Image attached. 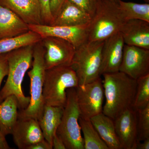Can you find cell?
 <instances>
[{
  "mask_svg": "<svg viewBox=\"0 0 149 149\" xmlns=\"http://www.w3.org/2000/svg\"><path fill=\"white\" fill-rule=\"evenodd\" d=\"M64 108L45 105L38 120L44 139L52 146V141L60 125Z\"/></svg>",
  "mask_w": 149,
  "mask_h": 149,
  "instance_id": "19",
  "label": "cell"
},
{
  "mask_svg": "<svg viewBox=\"0 0 149 149\" xmlns=\"http://www.w3.org/2000/svg\"><path fill=\"white\" fill-rule=\"evenodd\" d=\"M41 40L40 35L31 30L17 37L1 39L0 54L6 53L24 46L35 45Z\"/></svg>",
  "mask_w": 149,
  "mask_h": 149,
  "instance_id": "22",
  "label": "cell"
},
{
  "mask_svg": "<svg viewBox=\"0 0 149 149\" xmlns=\"http://www.w3.org/2000/svg\"><path fill=\"white\" fill-rule=\"evenodd\" d=\"M125 20L118 3L99 0L97 9L88 26V41H103L120 32Z\"/></svg>",
  "mask_w": 149,
  "mask_h": 149,
  "instance_id": "4",
  "label": "cell"
},
{
  "mask_svg": "<svg viewBox=\"0 0 149 149\" xmlns=\"http://www.w3.org/2000/svg\"><path fill=\"white\" fill-rule=\"evenodd\" d=\"M149 138L142 141H138L136 144V149H149Z\"/></svg>",
  "mask_w": 149,
  "mask_h": 149,
  "instance_id": "34",
  "label": "cell"
},
{
  "mask_svg": "<svg viewBox=\"0 0 149 149\" xmlns=\"http://www.w3.org/2000/svg\"><path fill=\"white\" fill-rule=\"evenodd\" d=\"M107 1H110L112 2L117 3H118L120 0H107Z\"/></svg>",
  "mask_w": 149,
  "mask_h": 149,
  "instance_id": "35",
  "label": "cell"
},
{
  "mask_svg": "<svg viewBox=\"0 0 149 149\" xmlns=\"http://www.w3.org/2000/svg\"><path fill=\"white\" fill-rule=\"evenodd\" d=\"M81 131L83 133L84 149H109L102 140L90 119L80 117Z\"/></svg>",
  "mask_w": 149,
  "mask_h": 149,
  "instance_id": "23",
  "label": "cell"
},
{
  "mask_svg": "<svg viewBox=\"0 0 149 149\" xmlns=\"http://www.w3.org/2000/svg\"><path fill=\"white\" fill-rule=\"evenodd\" d=\"M124 45L120 32L104 41L102 52L101 76L105 73L119 71Z\"/></svg>",
  "mask_w": 149,
  "mask_h": 149,
  "instance_id": "13",
  "label": "cell"
},
{
  "mask_svg": "<svg viewBox=\"0 0 149 149\" xmlns=\"http://www.w3.org/2000/svg\"><path fill=\"white\" fill-rule=\"evenodd\" d=\"M43 24L52 25L54 18L51 12V0H39Z\"/></svg>",
  "mask_w": 149,
  "mask_h": 149,
  "instance_id": "28",
  "label": "cell"
},
{
  "mask_svg": "<svg viewBox=\"0 0 149 149\" xmlns=\"http://www.w3.org/2000/svg\"><path fill=\"white\" fill-rule=\"evenodd\" d=\"M11 135L14 143L19 149H28L45 139L38 120L34 118L18 119Z\"/></svg>",
  "mask_w": 149,
  "mask_h": 149,
  "instance_id": "14",
  "label": "cell"
},
{
  "mask_svg": "<svg viewBox=\"0 0 149 149\" xmlns=\"http://www.w3.org/2000/svg\"><path fill=\"white\" fill-rule=\"evenodd\" d=\"M79 85L77 75L71 66H57L46 69L43 88L45 105L64 108L66 91Z\"/></svg>",
  "mask_w": 149,
  "mask_h": 149,
  "instance_id": "5",
  "label": "cell"
},
{
  "mask_svg": "<svg viewBox=\"0 0 149 149\" xmlns=\"http://www.w3.org/2000/svg\"><path fill=\"white\" fill-rule=\"evenodd\" d=\"M85 11L91 17L95 13L99 0H68Z\"/></svg>",
  "mask_w": 149,
  "mask_h": 149,
  "instance_id": "27",
  "label": "cell"
},
{
  "mask_svg": "<svg viewBox=\"0 0 149 149\" xmlns=\"http://www.w3.org/2000/svg\"><path fill=\"white\" fill-rule=\"evenodd\" d=\"M29 31L28 24L11 11L0 5V40L17 37Z\"/></svg>",
  "mask_w": 149,
  "mask_h": 149,
  "instance_id": "18",
  "label": "cell"
},
{
  "mask_svg": "<svg viewBox=\"0 0 149 149\" xmlns=\"http://www.w3.org/2000/svg\"><path fill=\"white\" fill-rule=\"evenodd\" d=\"M120 32L125 45L149 49V22L139 19L127 20Z\"/></svg>",
  "mask_w": 149,
  "mask_h": 149,
  "instance_id": "16",
  "label": "cell"
},
{
  "mask_svg": "<svg viewBox=\"0 0 149 149\" xmlns=\"http://www.w3.org/2000/svg\"><path fill=\"white\" fill-rule=\"evenodd\" d=\"M65 0H51V12L54 19L58 13L62 5Z\"/></svg>",
  "mask_w": 149,
  "mask_h": 149,
  "instance_id": "30",
  "label": "cell"
},
{
  "mask_svg": "<svg viewBox=\"0 0 149 149\" xmlns=\"http://www.w3.org/2000/svg\"><path fill=\"white\" fill-rule=\"evenodd\" d=\"M41 42L45 49L46 69L57 66H70L76 49L68 41L61 38L48 37Z\"/></svg>",
  "mask_w": 149,
  "mask_h": 149,
  "instance_id": "9",
  "label": "cell"
},
{
  "mask_svg": "<svg viewBox=\"0 0 149 149\" xmlns=\"http://www.w3.org/2000/svg\"><path fill=\"white\" fill-rule=\"evenodd\" d=\"M102 75L105 100L102 113L114 120L123 112L133 107L136 80L120 71Z\"/></svg>",
  "mask_w": 149,
  "mask_h": 149,
  "instance_id": "1",
  "label": "cell"
},
{
  "mask_svg": "<svg viewBox=\"0 0 149 149\" xmlns=\"http://www.w3.org/2000/svg\"><path fill=\"white\" fill-rule=\"evenodd\" d=\"M118 6L126 21L139 19L149 22V4L124 2L120 0Z\"/></svg>",
  "mask_w": 149,
  "mask_h": 149,
  "instance_id": "24",
  "label": "cell"
},
{
  "mask_svg": "<svg viewBox=\"0 0 149 149\" xmlns=\"http://www.w3.org/2000/svg\"><path fill=\"white\" fill-rule=\"evenodd\" d=\"M52 148L54 149H66L63 141L56 134L53 139Z\"/></svg>",
  "mask_w": 149,
  "mask_h": 149,
  "instance_id": "32",
  "label": "cell"
},
{
  "mask_svg": "<svg viewBox=\"0 0 149 149\" xmlns=\"http://www.w3.org/2000/svg\"><path fill=\"white\" fill-rule=\"evenodd\" d=\"M41 41L34 45L32 68L27 73L30 80V102L26 109L19 111L18 119L34 118L38 120L42 114L45 105L43 88L46 69L45 49Z\"/></svg>",
  "mask_w": 149,
  "mask_h": 149,
  "instance_id": "3",
  "label": "cell"
},
{
  "mask_svg": "<svg viewBox=\"0 0 149 149\" xmlns=\"http://www.w3.org/2000/svg\"><path fill=\"white\" fill-rule=\"evenodd\" d=\"M92 17L80 7L65 0L52 26H77L86 25L91 22Z\"/></svg>",
  "mask_w": 149,
  "mask_h": 149,
  "instance_id": "17",
  "label": "cell"
},
{
  "mask_svg": "<svg viewBox=\"0 0 149 149\" xmlns=\"http://www.w3.org/2000/svg\"><path fill=\"white\" fill-rule=\"evenodd\" d=\"M88 24L77 26H52L44 24L28 25L29 30L37 33L42 39L48 37L61 38L71 43L76 49L88 41Z\"/></svg>",
  "mask_w": 149,
  "mask_h": 149,
  "instance_id": "10",
  "label": "cell"
},
{
  "mask_svg": "<svg viewBox=\"0 0 149 149\" xmlns=\"http://www.w3.org/2000/svg\"><path fill=\"white\" fill-rule=\"evenodd\" d=\"M52 145L45 139L37 142L29 147L28 149H52Z\"/></svg>",
  "mask_w": 149,
  "mask_h": 149,
  "instance_id": "31",
  "label": "cell"
},
{
  "mask_svg": "<svg viewBox=\"0 0 149 149\" xmlns=\"http://www.w3.org/2000/svg\"><path fill=\"white\" fill-rule=\"evenodd\" d=\"M0 5L28 25L43 24L39 0H0Z\"/></svg>",
  "mask_w": 149,
  "mask_h": 149,
  "instance_id": "15",
  "label": "cell"
},
{
  "mask_svg": "<svg viewBox=\"0 0 149 149\" xmlns=\"http://www.w3.org/2000/svg\"><path fill=\"white\" fill-rule=\"evenodd\" d=\"M104 41H87L76 49L71 66L77 75L79 85L100 77L102 52Z\"/></svg>",
  "mask_w": 149,
  "mask_h": 149,
  "instance_id": "6",
  "label": "cell"
},
{
  "mask_svg": "<svg viewBox=\"0 0 149 149\" xmlns=\"http://www.w3.org/2000/svg\"><path fill=\"white\" fill-rule=\"evenodd\" d=\"M137 113L138 141L149 138V104L136 109Z\"/></svg>",
  "mask_w": 149,
  "mask_h": 149,
  "instance_id": "26",
  "label": "cell"
},
{
  "mask_svg": "<svg viewBox=\"0 0 149 149\" xmlns=\"http://www.w3.org/2000/svg\"><path fill=\"white\" fill-rule=\"evenodd\" d=\"M75 88L80 117L90 119L102 112L104 95L101 77Z\"/></svg>",
  "mask_w": 149,
  "mask_h": 149,
  "instance_id": "8",
  "label": "cell"
},
{
  "mask_svg": "<svg viewBox=\"0 0 149 149\" xmlns=\"http://www.w3.org/2000/svg\"><path fill=\"white\" fill-rule=\"evenodd\" d=\"M18 101L14 95L9 96L0 103V131L5 136L11 135L18 120Z\"/></svg>",
  "mask_w": 149,
  "mask_h": 149,
  "instance_id": "21",
  "label": "cell"
},
{
  "mask_svg": "<svg viewBox=\"0 0 149 149\" xmlns=\"http://www.w3.org/2000/svg\"><path fill=\"white\" fill-rule=\"evenodd\" d=\"M119 71L135 80L149 73V49L124 45Z\"/></svg>",
  "mask_w": 149,
  "mask_h": 149,
  "instance_id": "11",
  "label": "cell"
},
{
  "mask_svg": "<svg viewBox=\"0 0 149 149\" xmlns=\"http://www.w3.org/2000/svg\"><path fill=\"white\" fill-rule=\"evenodd\" d=\"M8 72V62L7 53L0 54V103L3 101L1 96V87L3 79Z\"/></svg>",
  "mask_w": 149,
  "mask_h": 149,
  "instance_id": "29",
  "label": "cell"
},
{
  "mask_svg": "<svg viewBox=\"0 0 149 149\" xmlns=\"http://www.w3.org/2000/svg\"><path fill=\"white\" fill-rule=\"evenodd\" d=\"M8 143L4 136L0 131V149H10Z\"/></svg>",
  "mask_w": 149,
  "mask_h": 149,
  "instance_id": "33",
  "label": "cell"
},
{
  "mask_svg": "<svg viewBox=\"0 0 149 149\" xmlns=\"http://www.w3.org/2000/svg\"><path fill=\"white\" fill-rule=\"evenodd\" d=\"M113 121L121 149H136L138 142L136 110L133 107L126 110Z\"/></svg>",
  "mask_w": 149,
  "mask_h": 149,
  "instance_id": "12",
  "label": "cell"
},
{
  "mask_svg": "<svg viewBox=\"0 0 149 149\" xmlns=\"http://www.w3.org/2000/svg\"><path fill=\"white\" fill-rule=\"evenodd\" d=\"M66 95V104L56 134L63 141L66 149H84V141L79 123L80 113L76 88H68Z\"/></svg>",
  "mask_w": 149,
  "mask_h": 149,
  "instance_id": "7",
  "label": "cell"
},
{
  "mask_svg": "<svg viewBox=\"0 0 149 149\" xmlns=\"http://www.w3.org/2000/svg\"><path fill=\"white\" fill-rule=\"evenodd\" d=\"M143 1H144L146 3H149V0H143Z\"/></svg>",
  "mask_w": 149,
  "mask_h": 149,
  "instance_id": "36",
  "label": "cell"
},
{
  "mask_svg": "<svg viewBox=\"0 0 149 149\" xmlns=\"http://www.w3.org/2000/svg\"><path fill=\"white\" fill-rule=\"evenodd\" d=\"M34 45L24 46L7 53L8 72L1 90V97L3 100L9 96H15L19 110L26 109L30 102V97L24 95L22 85L25 73L32 66Z\"/></svg>",
  "mask_w": 149,
  "mask_h": 149,
  "instance_id": "2",
  "label": "cell"
},
{
  "mask_svg": "<svg viewBox=\"0 0 149 149\" xmlns=\"http://www.w3.org/2000/svg\"><path fill=\"white\" fill-rule=\"evenodd\" d=\"M90 120L109 149H121L113 119L102 112L91 118Z\"/></svg>",
  "mask_w": 149,
  "mask_h": 149,
  "instance_id": "20",
  "label": "cell"
},
{
  "mask_svg": "<svg viewBox=\"0 0 149 149\" xmlns=\"http://www.w3.org/2000/svg\"><path fill=\"white\" fill-rule=\"evenodd\" d=\"M137 87L133 108H142L149 104V73L136 80Z\"/></svg>",
  "mask_w": 149,
  "mask_h": 149,
  "instance_id": "25",
  "label": "cell"
}]
</instances>
